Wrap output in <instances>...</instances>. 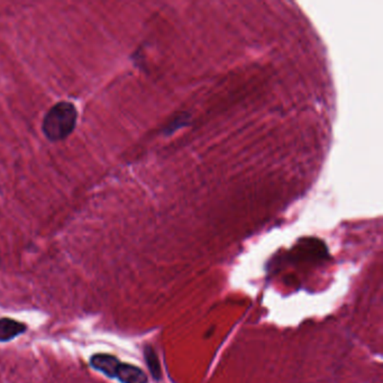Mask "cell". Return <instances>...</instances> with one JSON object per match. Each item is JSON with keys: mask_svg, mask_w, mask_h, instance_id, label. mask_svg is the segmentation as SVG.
I'll list each match as a JSON object with an SVG mask.
<instances>
[{"mask_svg": "<svg viewBox=\"0 0 383 383\" xmlns=\"http://www.w3.org/2000/svg\"><path fill=\"white\" fill-rule=\"evenodd\" d=\"M27 330V326L10 318L0 319V343L10 342Z\"/></svg>", "mask_w": 383, "mask_h": 383, "instance_id": "4", "label": "cell"}, {"mask_svg": "<svg viewBox=\"0 0 383 383\" xmlns=\"http://www.w3.org/2000/svg\"><path fill=\"white\" fill-rule=\"evenodd\" d=\"M77 121L78 110L75 105L69 101H60L45 114L42 129L47 140L60 142L72 134Z\"/></svg>", "mask_w": 383, "mask_h": 383, "instance_id": "1", "label": "cell"}, {"mask_svg": "<svg viewBox=\"0 0 383 383\" xmlns=\"http://www.w3.org/2000/svg\"><path fill=\"white\" fill-rule=\"evenodd\" d=\"M121 361L116 356L105 353H98L90 358V367L106 377L115 379L116 371L119 369Z\"/></svg>", "mask_w": 383, "mask_h": 383, "instance_id": "2", "label": "cell"}, {"mask_svg": "<svg viewBox=\"0 0 383 383\" xmlns=\"http://www.w3.org/2000/svg\"><path fill=\"white\" fill-rule=\"evenodd\" d=\"M144 356L147 361V367L150 369L151 374L156 380L161 379V368H160L159 358L156 356V353L151 346H147L144 349Z\"/></svg>", "mask_w": 383, "mask_h": 383, "instance_id": "5", "label": "cell"}, {"mask_svg": "<svg viewBox=\"0 0 383 383\" xmlns=\"http://www.w3.org/2000/svg\"><path fill=\"white\" fill-rule=\"evenodd\" d=\"M115 379L121 383H147V374L142 369L122 362L116 371Z\"/></svg>", "mask_w": 383, "mask_h": 383, "instance_id": "3", "label": "cell"}]
</instances>
